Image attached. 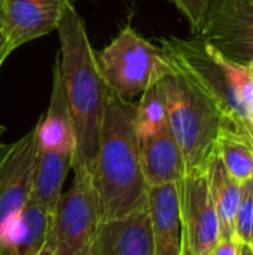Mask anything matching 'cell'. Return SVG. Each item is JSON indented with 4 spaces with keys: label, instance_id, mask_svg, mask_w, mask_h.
<instances>
[{
    "label": "cell",
    "instance_id": "1",
    "mask_svg": "<svg viewBox=\"0 0 253 255\" xmlns=\"http://www.w3.org/2000/svg\"><path fill=\"white\" fill-rule=\"evenodd\" d=\"M91 176L98 200L100 221L148 206V184L136 128V103L112 91H109L104 106Z\"/></svg>",
    "mask_w": 253,
    "mask_h": 255
},
{
    "label": "cell",
    "instance_id": "2",
    "mask_svg": "<svg viewBox=\"0 0 253 255\" xmlns=\"http://www.w3.org/2000/svg\"><path fill=\"white\" fill-rule=\"evenodd\" d=\"M57 30L63 85L76 137L73 164H82L92 172L109 88L73 0H67Z\"/></svg>",
    "mask_w": 253,
    "mask_h": 255
},
{
    "label": "cell",
    "instance_id": "3",
    "mask_svg": "<svg viewBox=\"0 0 253 255\" xmlns=\"http://www.w3.org/2000/svg\"><path fill=\"white\" fill-rule=\"evenodd\" d=\"M167 63L195 84L218 108L222 121L253 128V67L227 58L200 36L158 39Z\"/></svg>",
    "mask_w": 253,
    "mask_h": 255
},
{
    "label": "cell",
    "instance_id": "4",
    "mask_svg": "<svg viewBox=\"0 0 253 255\" xmlns=\"http://www.w3.org/2000/svg\"><path fill=\"white\" fill-rule=\"evenodd\" d=\"M160 84L166 99L169 126L183 157L185 173L207 169L216 151L222 126L221 112L195 84L170 64L160 78Z\"/></svg>",
    "mask_w": 253,
    "mask_h": 255
},
{
    "label": "cell",
    "instance_id": "5",
    "mask_svg": "<svg viewBox=\"0 0 253 255\" xmlns=\"http://www.w3.org/2000/svg\"><path fill=\"white\" fill-rule=\"evenodd\" d=\"M95 58L109 91L130 102L142 96L169 67L160 46L142 37L130 24Z\"/></svg>",
    "mask_w": 253,
    "mask_h": 255
},
{
    "label": "cell",
    "instance_id": "6",
    "mask_svg": "<svg viewBox=\"0 0 253 255\" xmlns=\"http://www.w3.org/2000/svg\"><path fill=\"white\" fill-rule=\"evenodd\" d=\"M73 185L58 200L45 247L89 255V247L100 223L98 200L91 172L82 164H73Z\"/></svg>",
    "mask_w": 253,
    "mask_h": 255
},
{
    "label": "cell",
    "instance_id": "7",
    "mask_svg": "<svg viewBox=\"0 0 253 255\" xmlns=\"http://www.w3.org/2000/svg\"><path fill=\"white\" fill-rule=\"evenodd\" d=\"M182 226V255H210L221 241L219 221L213 208L207 169L194 170L177 181Z\"/></svg>",
    "mask_w": 253,
    "mask_h": 255
},
{
    "label": "cell",
    "instance_id": "8",
    "mask_svg": "<svg viewBox=\"0 0 253 255\" xmlns=\"http://www.w3.org/2000/svg\"><path fill=\"white\" fill-rule=\"evenodd\" d=\"M198 36L227 58L253 67V0H212Z\"/></svg>",
    "mask_w": 253,
    "mask_h": 255
},
{
    "label": "cell",
    "instance_id": "9",
    "mask_svg": "<svg viewBox=\"0 0 253 255\" xmlns=\"http://www.w3.org/2000/svg\"><path fill=\"white\" fill-rule=\"evenodd\" d=\"M36 160V126L16 142L0 145V229L30 200Z\"/></svg>",
    "mask_w": 253,
    "mask_h": 255
},
{
    "label": "cell",
    "instance_id": "10",
    "mask_svg": "<svg viewBox=\"0 0 253 255\" xmlns=\"http://www.w3.org/2000/svg\"><path fill=\"white\" fill-rule=\"evenodd\" d=\"M89 255H154L148 206L127 215L100 221Z\"/></svg>",
    "mask_w": 253,
    "mask_h": 255
},
{
    "label": "cell",
    "instance_id": "11",
    "mask_svg": "<svg viewBox=\"0 0 253 255\" xmlns=\"http://www.w3.org/2000/svg\"><path fill=\"white\" fill-rule=\"evenodd\" d=\"M67 0H1L10 51L57 30Z\"/></svg>",
    "mask_w": 253,
    "mask_h": 255
},
{
    "label": "cell",
    "instance_id": "12",
    "mask_svg": "<svg viewBox=\"0 0 253 255\" xmlns=\"http://www.w3.org/2000/svg\"><path fill=\"white\" fill-rule=\"evenodd\" d=\"M148 211L154 255H182V226L177 182L148 187Z\"/></svg>",
    "mask_w": 253,
    "mask_h": 255
},
{
    "label": "cell",
    "instance_id": "13",
    "mask_svg": "<svg viewBox=\"0 0 253 255\" xmlns=\"http://www.w3.org/2000/svg\"><path fill=\"white\" fill-rule=\"evenodd\" d=\"M51 223L52 217L30 199L0 229V255H39L48 242Z\"/></svg>",
    "mask_w": 253,
    "mask_h": 255
},
{
    "label": "cell",
    "instance_id": "14",
    "mask_svg": "<svg viewBox=\"0 0 253 255\" xmlns=\"http://www.w3.org/2000/svg\"><path fill=\"white\" fill-rule=\"evenodd\" d=\"M52 90L48 112L36 124L37 148L46 151H60L75 157L76 137L72 124V117L64 93L60 52L55 57L52 67Z\"/></svg>",
    "mask_w": 253,
    "mask_h": 255
},
{
    "label": "cell",
    "instance_id": "15",
    "mask_svg": "<svg viewBox=\"0 0 253 255\" xmlns=\"http://www.w3.org/2000/svg\"><path fill=\"white\" fill-rule=\"evenodd\" d=\"M143 175L148 187L177 182L185 175V163L169 123L160 130L140 136Z\"/></svg>",
    "mask_w": 253,
    "mask_h": 255
},
{
    "label": "cell",
    "instance_id": "16",
    "mask_svg": "<svg viewBox=\"0 0 253 255\" xmlns=\"http://www.w3.org/2000/svg\"><path fill=\"white\" fill-rule=\"evenodd\" d=\"M207 184L213 208L219 221L221 239L234 238L236 217L242 199V185L225 169L219 154L215 151L207 164Z\"/></svg>",
    "mask_w": 253,
    "mask_h": 255
},
{
    "label": "cell",
    "instance_id": "17",
    "mask_svg": "<svg viewBox=\"0 0 253 255\" xmlns=\"http://www.w3.org/2000/svg\"><path fill=\"white\" fill-rule=\"evenodd\" d=\"M73 166V155L60 151H46L37 148V160L33 176L31 200L39 203L51 217H54L61 188L69 170Z\"/></svg>",
    "mask_w": 253,
    "mask_h": 255
},
{
    "label": "cell",
    "instance_id": "18",
    "mask_svg": "<svg viewBox=\"0 0 253 255\" xmlns=\"http://www.w3.org/2000/svg\"><path fill=\"white\" fill-rule=\"evenodd\" d=\"M216 152L227 172L240 184H246L253 176V149L245 136L230 123H224L219 130Z\"/></svg>",
    "mask_w": 253,
    "mask_h": 255
},
{
    "label": "cell",
    "instance_id": "19",
    "mask_svg": "<svg viewBox=\"0 0 253 255\" xmlns=\"http://www.w3.org/2000/svg\"><path fill=\"white\" fill-rule=\"evenodd\" d=\"M169 123L167 108L164 93L160 84V79L155 81L151 87L145 90L140 96L139 103H136V128L137 134L146 136Z\"/></svg>",
    "mask_w": 253,
    "mask_h": 255
},
{
    "label": "cell",
    "instance_id": "20",
    "mask_svg": "<svg viewBox=\"0 0 253 255\" xmlns=\"http://www.w3.org/2000/svg\"><path fill=\"white\" fill-rule=\"evenodd\" d=\"M234 238L253 248V194L246 184L242 185V199L236 217Z\"/></svg>",
    "mask_w": 253,
    "mask_h": 255
},
{
    "label": "cell",
    "instance_id": "21",
    "mask_svg": "<svg viewBox=\"0 0 253 255\" xmlns=\"http://www.w3.org/2000/svg\"><path fill=\"white\" fill-rule=\"evenodd\" d=\"M169 1L177 7V10L189 22L192 33L198 36L203 30L206 13L212 0H169Z\"/></svg>",
    "mask_w": 253,
    "mask_h": 255
},
{
    "label": "cell",
    "instance_id": "22",
    "mask_svg": "<svg viewBox=\"0 0 253 255\" xmlns=\"http://www.w3.org/2000/svg\"><path fill=\"white\" fill-rule=\"evenodd\" d=\"M239 241L236 238L221 239L210 255H239Z\"/></svg>",
    "mask_w": 253,
    "mask_h": 255
},
{
    "label": "cell",
    "instance_id": "23",
    "mask_svg": "<svg viewBox=\"0 0 253 255\" xmlns=\"http://www.w3.org/2000/svg\"><path fill=\"white\" fill-rule=\"evenodd\" d=\"M10 52L12 51L9 48V40H7V33H6L4 19H3V10H1V0H0V66L3 64V61L7 58V55Z\"/></svg>",
    "mask_w": 253,
    "mask_h": 255
},
{
    "label": "cell",
    "instance_id": "24",
    "mask_svg": "<svg viewBox=\"0 0 253 255\" xmlns=\"http://www.w3.org/2000/svg\"><path fill=\"white\" fill-rule=\"evenodd\" d=\"M224 123H227V121H224ZM230 124H233L243 136H245V139L251 143V146H252L253 149V128L252 127H249V126H246V124H240V123H230Z\"/></svg>",
    "mask_w": 253,
    "mask_h": 255
},
{
    "label": "cell",
    "instance_id": "25",
    "mask_svg": "<svg viewBox=\"0 0 253 255\" xmlns=\"http://www.w3.org/2000/svg\"><path fill=\"white\" fill-rule=\"evenodd\" d=\"M39 255H78L66 250H60V248H52V247H45L43 251Z\"/></svg>",
    "mask_w": 253,
    "mask_h": 255
},
{
    "label": "cell",
    "instance_id": "26",
    "mask_svg": "<svg viewBox=\"0 0 253 255\" xmlns=\"http://www.w3.org/2000/svg\"><path fill=\"white\" fill-rule=\"evenodd\" d=\"M240 244V242H239ZM239 255H253V248L249 245L240 244L239 245Z\"/></svg>",
    "mask_w": 253,
    "mask_h": 255
},
{
    "label": "cell",
    "instance_id": "27",
    "mask_svg": "<svg viewBox=\"0 0 253 255\" xmlns=\"http://www.w3.org/2000/svg\"><path fill=\"white\" fill-rule=\"evenodd\" d=\"M246 185H248V188L251 190V193L253 194V176L249 179V181H248V182H246Z\"/></svg>",
    "mask_w": 253,
    "mask_h": 255
},
{
    "label": "cell",
    "instance_id": "28",
    "mask_svg": "<svg viewBox=\"0 0 253 255\" xmlns=\"http://www.w3.org/2000/svg\"><path fill=\"white\" fill-rule=\"evenodd\" d=\"M3 131H4V127L0 124V145H1V136H3Z\"/></svg>",
    "mask_w": 253,
    "mask_h": 255
}]
</instances>
